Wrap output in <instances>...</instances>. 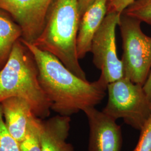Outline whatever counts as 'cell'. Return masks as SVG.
Listing matches in <instances>:
<instances>
[{
	"instance_id": "8fae6325",
	"label": "cell",
	"mask_w": 151,
	"mask_h": 151,
	"mask_svg": "<svg viewBox=\"0 0 151 151\" xmlns=\"http://www.w3.org/2000/svg\"><path fill=\"white\" fill-rule=\"evenodd\" d=\"M0 104L6 127L19 143L24 138L30 120L36 115L30 105L19 97L7 98Z\"/></svg>"
},
{
	"instance_id": "52a82bcc",
	"label": "cell",
	"mask_w": 151,
	"mask_h": 151,
	"mask_svg": "<svg viewBox=\"0 0 151 151\" xmlns=\"http://www.w3.org/2000/svg\"><path fill=\"white\" fill-rule=\"evenodd\" d=\"M54 0H0V9L9 13L22 28L21 39L33 44L43 29Z\"/></svg>"
},
{
	"instance_id": "9a60e30c",
	"label": "cell",
	"mask_w": 151,
	"mask_h": 151,
	"mask_svg": "<svg viewBox=\"0 0 151 151\" xmlns=\"http://www.w3.org/2000/svg\"><path fill=\"white\" fill-rule=\"evenodd\" d=\"M0 151H20L19 143L6 127L0 104Z\"/></svg>"
},
{
	"instance_id": "4fadbf2b",
	"label": "cell",
	"mask_w": 151,
	"mask_h": 151,
	"mask_svg": "<svg viewBox=\"0 0 151 151\" xmlns=\"http://www.w3.org/2000/svg\"><path fill=\"white\" fill-rule=\"evenodd\" d=\"M42 119L34 116L30 120L24 138L19 142L20 151H42L40 140Z\"/></svg>"
},
{
	"instance_id": "7a4b0ae2",
	"label": "cell",
	"mask_w": 151,
	"mask_h": 151,
	"mask_svg": "<svg viewBox=\"0 0 151 151\" xmlns=\"http://www.w3.org/2000/svg\"><path fill=\"white\" fill-rule=\"evenodd\" d=\"M81 17L78 0H54L43 29L32 44L54 55L75 75L87 80L77 54Z\"/></svg>"
},
{
	"instance_id": "3957f363",
	"label": "cell",
	"mask_w": 151,
	"mask_h": 151,
	"mask_svg": "<svg viewBox=\"0 0 151 151\" xmlns=\"http://www.w3.org/2000/svg\"><path fill=\"white\" fill-rule=\"evenodd\" d=\"M12 97L25 100L39 118L44 119L50 114V103L39 81L36 61L20 39L0 70V103Z\"/></svg>"
},
{
	"instance_id": "e0dca14e",
	"label": "cell",
	"mask_w": 151,
	"mask_h": 151,
	"mask_svg": "<svg viewBox=\"0 0 151 151\" xmlns=\"http://www.w3.org/2000/svg\"><path fill=\"white\" fill-rule=\"evenodd\" d=\"M135 0H109L108 12L122 13Z\"/></svg>"
},
{
	"instance_id": "5b68a950",
	"label": "cell",
	"mask_w": 151,
	"mask_h": 151,
	"mask_svg": "<svg viewBox=\"0 0 151 151\" xmlns=\"http://www.w3.org/2000/svg\"><path fill=\"white\" fill-rule=\"evenodd\" d=\"M141 23L122 12L118 26L123 43L124 76L143 86L151 70V37L143 32Z\"/></svg>"
},
{
	"instance_id": "6da1fadb",
	"label": "cell",
	"mask_w": 151,
	"mask_h": 151,
	"mask_svg": "<svg viewBox=\"0 0 151 151\" xmlns=\"http://www.w3.org/2000/svg\"><path fill=\"white\" fill-rule=\"evenodd\" d=\"M36 61L39 81L50 103L51 110L69 116L95 107L106 95L108 83L100 75L90 82L75 75L54 55L20 39Z\"/></svg>"
},
{
	"instance_id": "2e32d148",
	"label": "cell",
	"mask_w": 151,
	"mask_h": 151,
	"mask_svg": "<svg viewBox=\"0 0 151 151\" xmlns=\"http://www.w3.org/2000/svg\"><path fill=\"white\" fill-rule=\"evenodd\" d=\"M140 132L138 143L133 151H151V116Z\"/></svg>"
},
{
	"instance_id": "8992f818",
	"label": "cell",
	"mask_w": 151,
	"mask_h": 151,
	"mask_svg": "<svg viewBox=\"0 0 151 151\" xmlns=\"http://www.w3.org/2000/svg\"><path fill=\"white\" fill-rule=\"evenodd\" d=\"M122 13L108 12L95 35L90 52L93 63L108 84L124 76L123 63L116 50L115 30Z\"/></svg>"
},
{
	"instance_id": "ba28073f",
	"label": "cell",
	"mask_w": 151,
	"mask_h": 151,
	"mask_svg": "<svg viewBox=\"0 0 151 151\" xmlns=\"http://www.w3.org/2000/svg\"><path fill=\"white\" fill-rule=\"evenodd\" d=\"M89 127L88 151H120L122 130L116 120L95 107L83 110Z\"/></svg>"
},
{
	"instance_id": "277c9868",
	"label": "cell",
	"mask_w": 151,
	"mask_h": 151,
	"mask_svg": "<svg viewBox=\"0 0 151 151\" xmlns=\"http://www.w3.org/2000/svg\"><path fill=\"white\" fill-rule=\"evenodd\" d=\"M108 102L103 112L140 131L151 116V104L142 85L123 76L108 84Z\"/></svg>"
},
{
	"instance_id": "9c48e42d",
	"label": "cell",
	"mask_w": 151,
	"mask_h": 151,
	"mask_svg": "<svg viewBox=\"0 0 151 151\" xmlns=\"http://www.w3.org/2000/svg\"><path fill=\"white\" fill-rule=\"evenodd\" d=\"M109 0H95L81 16L77 37L79 60L90 52L92 42L107 14Z\"/></svg>"
},
{
	"instance_id": "7c38bea8",
	"label": "cell",
	"mask_w": 151,
	"mask_h": 151,
	"mask_svg": "<svg viewBox=\"0 0 151 151\" xmlns=\"http://www.w3.org/2000/svg\"><path fill=\"white\" fill-rule=\"evenodd\" d=\"M22 37L20 25L9 13L0 9V70L9 59L14 45Z\"/></svg>"
},
{
	"instance_id": "d6986e66",
	"label": "cell",
	"mask_w": 151,
	"mask_h": 151,
	"mask_svg": "<svg viewBox=\"0 0 151 151\" xmlns=\"http://www.w3.org/2000/svg\"><path fill=\"white\" fill-rule=\"evenodd\" d=\"M95 0H78L79 1V8L81 16L86 11L87 9L91 5Z\"/></svg>"
},
{
	"instance_id": "ac0fdd59",
	"label": "cell",
	"mask_w": 151,
	"mask_h": 151,
	"mask_svg": "<svg viewBox=\"0 0 151 151\" xmlns=\"http://www.w3.org/2000/svg\"><path fill=\"white\" fill-rule=\"evenodd\" d=\"M146 95L151 104V70L145 83L143 86Z\"/></svg>"
},
{
	"instance_id": "5bb4252c",
	"label": "cell",
	"mask_w": 151,
	"mask_h": 151,
	"mask_svg": "<svg viewBox=\"0 0 151 151\" xmlns=\"http://www.w3.org/2000/svg\"><path fill=\"white\" fill-rule=\"evenodd\" d=\"M122 13L151 25V0H135Z\"/></svg>"
},
{
	"instance_id": "30bf717a",
	"label": "cell",
	"mask_w": 151,
	"mask_h": 151,
	"mask_svg": "<svg viewBox=\"0 0 151 151\" xmlns=\"http://www.w3.org/2000/svg\"><path fill=\"white\" fill-rule=\"evenodd\" d=\"M70 116L58 115L42 119L40 140L42 151H75L67 143L70 128Z\"/></svg>"
}]
</instances>
